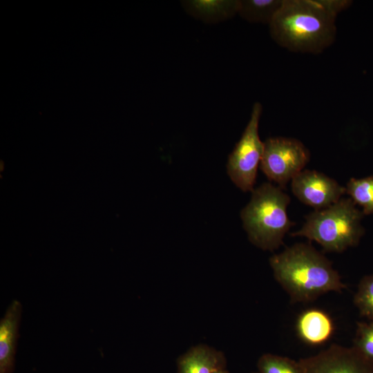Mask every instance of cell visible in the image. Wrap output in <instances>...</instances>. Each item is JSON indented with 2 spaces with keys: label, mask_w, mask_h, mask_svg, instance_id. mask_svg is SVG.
<instances>
[{
  "label": "cell",
  "mask_w": 373,
  "mask_h": 373,
  "mask_svg": "<svg viewBox=\"0 0 373 373\" xmlns=\"http://www.w3.org/2000/svg\"><path fill=\"white\" fill-rule=\"evenodd\" d=\"M269 264L277 282L293 303L314 300L347 287L332 262L312 245L296 243L273 255Z\"/></svg>",
  "instance_id": "6da1fadb"
},
{
  "label": "cell",
  "mask_w": 373,
  "mask_h": 373,
  "mask_svg": "<svg viewBox=\"0 0 373 373\" xmlns=\"http://www.w3.org/2000/svg\"><path fill=\"white\" fill-rule=\"evenodd\" d=\"M336 19L318 0H284L269 25V34L289 51L319 54L335 40Z\"/></svg>",
  "instance_id": "7a4b0ae2"
},
{
  "label": "cell",
  "mask_w": 373,
  "mask_h": 373,
  "mask_svg": "<svg viewBox=\"0 0 373 373\" xmlns=\"http://www.w3.org/2000/svg\"><path fill=\"white\" fill-rule=\"evenodd\" d=\"M249 203L242 209L243 227L251 243L263 249L274 251L294 222L287 214L289 196L278 186L265 182L251 191Z\"/></svg>",
  "instance_id": "3957f363"
},
{
  "label": "cell",
  "mask_w": 373,
  "mask_h": 373,
  "mask_svg": "<svg viewBox=\"0 0 373 373\" xmlns=\"http://www.w3.org/2000/svg\"><path fill=\"white\" fill-rule=\"evenodd\" d=\"M364 214L350 198L305 216V222L291 236H301L319 244L329 252H343L356 246L365 233Z\"/></svg>",
  "instance_id": "277c9868"
},
{
  "label": "cell",
  "mask_w": 373,
  "mask_h": 373,
  "mask_svg": "<svg viewBox=\"0 0 373 373\" xmlns=\"http://www.w3.org/2000/svg\"><path fill=\"white\" fill-rule=\"evenodd\" d=\"M262 106L260 102L253 105L249 120L244 132L229 155L227 173L234 184L242 191H252L260 163L264 142L258 134Z\"/></svg>",
  "instance_id": "5b68a950"
},
{
  "label": "cell",
  "mask_w": 373,
  "mask_h": 373,
  "mask_svg": "<svg viewBox=\"0 0 373 373\" xmlns=\"http://www.w3.org/2000/svg\"><path fill=\"white\" fill-rule=\"evenodd\" d=\"M310 153L298 140L269 137L264 142L260 168L267 178L283 189L309 162Z\"/></svg>",
  "instance_id": "8992f818"
},
{
  "label": "cell",
  "mask_w": 373,
  "mask_h": 373,
  "mask_svg": "<svg viewBox=\"0 0 373 373\" xmlns=\"http://www.w3.org/2000/svg\"><path fill=\"white\" fill-rule=\"evenodd\" d=\"M298 363L302 373H373V362L353 345L333 344Z\"/></svg>",
  "instance_id": "52a82bcc"
},
{
  "label": "cell",
  "mask_w": 373,
  "mask_h": 373,
  "mask_svg": "<svg viewBox=\"0 0 373 373\" xmlns=\"http://www.w3.org/2000/svg\"><path fill=\"white\" fill-rule=\"evenodd\" d=\"M293 194L316 211L329 207L342 198L345 187L324 173L303 170L291 180Z\"/></svg>",
  "instance_id": "ba28073f"
},
{
  "label": "cell",
  "mask_w": 373,
  "mask_h": 373,
  "mask_svg": "<svg viewBox=\"0 0 373 373\" xmlns=\"http://www.w3.org/2000/svg\"><path fill=\"white\" fill-rule=\"evenodd\" d=\"M21 305L14 300L0 322V373H12L15 367Z\"/></svg>",
  "instance_id": "9c48e42d"
},
{
  "label": "cell",
  "mask_w": 373,
  "mask_h": 373,
  "mask_svg": "<svg viewBox=\"0 0 373 373\" xmlns=\"http://www.w3.org/2000/svg\"><path fill=\"white\" fill-rule=\"evenodd\" d=\"M240 0L181 1L184 10L193 18L209 23H218L238 13Z\"/></svg>",
  "instance_id": "30bf717a"
},
{
  "label": "cell",
  "mask_w": 373,
  "mask_h": 373,
  "mask_svg": "<svg viewBox=\"0 0 373 373\" xmlns=\"http://www.w3.org/2000/svg\"><path fill=\"white\" fill-rule=\"evenodd\" d=\"M296 329L303 341L309 345H318L330 338L334 327L331 317L326 312L312 308L299 316Z\"/></svg>",
  "instance_id": "8fae6325"
},
{
  "label": "cell",
  "mask_w": 373,
  "mask_h": 373,
  "mask_svg": "<svg viewBox=\"0 0 373 373\" xmlns=\"http://www.w3.org/2000/svg\"><path fill=\"white\" fill-rule=\"evenodd\" d=\"M178 373H215L226 367L224 354L208 346L191 348L178 360Z\"/></svg>",
  "instance_id": "7c38bea8"
},
{
  "label": "cell",
  "mask_w": 373,
  "mask_h": 373,
  "mask_svg": "<svg viewBox=\"0 0 373 373\" xmlns=\"http://www.w3.org/2000/svg\"><path fill=\"white\" fill-rule=\"evenodd\" d=\"M284 0H240L238 13L243 19L269 25Z\"/></svg>",
  "instance_id": "4fadbf2b"
},
{
  "label": "cell",
  "mask_w": 373,
  "mask_h": 373,
  "mask_svg": "<svg viewBox=\"0 0 373 373\" xmlns=\"http://www.w3.org/2000/svg\"><path fill=\"white\" fill-rule=\"evenodd\" d=\"M345 187V193L362 208L364 215H373V175L352 178Z\"/></svg>",
  "instance_id": "5bb4252c"
},
{
  "label": "cell",
  "mask_w": 373,
  "mask_h": 373,
  "mask_svg": "<svg viewBox=\"0 0 373 373\" xmlns=\"http://www.w3.org/2000/svg\"><path fill=\"white\" fill-rule=\"evenodd\" d=\"M257 367L259 373H302L298 361L273 354L262 355Z\"/></svg>",
  "instance_id": "9a60e30c"
},
{
  "label": "cell",
  "mask_w": 373,
  "mask_h": 373,
  "mask_svg": "<svg viewBox=\"0 0 373 373\" xmlns=\"http://www.w3.org/2000/svg\"><path fill=\"white\" fill-rule=\"evenodd\" d=\"M353 302L361 316L373 321V274L361 279Z\"/></svg>",
  "instance_id": "2e32d148"
},
{
  "label": "cell",
  "mask_w": 373,
  "mask_h": 373,
  "mask_svg": "<svg viewBox=\"0 0 373 373\" xmlns=\"http://www.w3.org/2000/svg\"><path fill=\"white\" fill-rule=\"evenodd\" d=\"M353 346L373 362V321L356 323Z\"/></svg>",
  "instance_id": "e0dca14e"
},
{
  "label": "cell",
  "mask_w": 373,
  "mask_h": 373,
  "mask_svg": "<svg viewBox=\"0 0 373 373\" xmlns=\"http://www.w3.org/2000/svg\"><path fill=\"white\" fill-rule=\"evenodd\" d=\"M320 4L332 15L335 17L347 10L353 3L350 0H318Z\"/></svg>",
  "instance_id": "ac0fdd59"
},
{
  "label": "cell",
  "mask_w": 373,
  "mask_h": 373,
  "mask_svg": "<svg viewBox=\"0 0 373 373\" xmlns=\"http://www.w3.org/2000/svg\"><path fill=\"white\" fill-rule=\"evenodd\" d=\"M215 373H230L229 371H227L225 368L221 369L216 372Z\"/></svg>",
  "instance_id": "d6986e66"
},
{
  "label": "cell",
  "mask_w": 373,
  "mask_h": 373,
  "mask_svg": "<svg viewBox=\"0 0 373 373\" xmlns=\"http://www.w3.org/2000/svg\"><path fill=\"white\" fill-rule=\"evenodd\" d=\"M253 373H259V372H253Z\"/></svg>",
  "instance_id": "ffe728a7"
}]
</instances>
